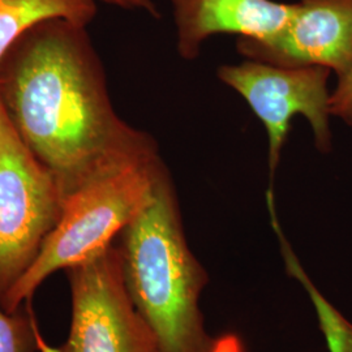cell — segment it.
Listing matches in <instances>:
<instances>
[{"label": "cell", "mask_w": 352, "mask_h": 352, "mask_svg": "<svg viewBox=\"0 0 352 352\" xmlns=\"http://www.w3.org/2000/svg\"><path fill=\"white\" fill-rule=\"evenodd\" d=\"M52 350H54V349H52ZM52 350H50V351H46V352H52Z\"/></svg>", "instance_id": "15"}, {"label": "cell", "mask_w": 352, "mask_h": 352, "mask_svg": "<svg viewBox=\"0 0 352 352\" xmlns=\"http://www.w3.org/2000/svg\"><path fill=\"white\" fill-rule=\"evenodd\" d=\"M218 78L248 103L267 133L269 192H274V176L280 162L291 120L304 116L312 128L316 148L331 151L329 77L325 67H278L257 60L226 64L218 68Z\"/></svg>", "instance_id": "6"}, {"label": "cell", "mask_w": 352, "mask_h": 352, "mask_svg": "<svg viewBox=\"0 0 352 352\" xmlns=\"http://www.w3.org/2000/svg\"><path fill=\"white\" fill-rule=\"evenodd\" d=\"M97 3H104L126 11H141L158 19L161 16L155 0H96Z\"/></svg>", "instance_id": "13"}, {"label": "cell", "mask_w": 352, "mask_h": 352, "mask_svg": "<svg viewBox=\"0 0 352 352\" xmlns=\"http://www.w3.org/2000/svg\"><path fill=\"white\" fill-rule=\"evenodd\" d=\"M71 324L54 352H162L126 289L118 243L65 270Z\"/></svg>", "instance_id": "5"}, {"label": "cell", "mask_w": 352, "mask_h": 352, "mask_svg": "<svg viewBox=\"0 0 352 352\" xmlns=\"http://www.w3.org/2000/svg\"><path fill=\"white\" fill-rule=\"evenodd\" d=\"M51 349L34 316L25 312L24 307L8 312L0 304V352H46Z\"/></svg>", "instance_id": "11"}, {"label": "cell", "mask_w": 352, "mask_h": 352, "mask_svg": "<svg viewBox=\"0 0 352 352\" xmlns=\"http://www.w3.org/2000/svg\"><path fill=\"white\" fill-rule=\"evenodd\" d=\"M330 113L352 128V68L338 78V84L331 90Z\"/></svg>", "instance_id": "12"}, {"label": "cell", "mask_w": 352, "mask_h": 352, "mask_svg": "<svg viewBox=\"0 0 352 352\" xmlns=\"http://www.w3.org/2000/svg\"><path fill=\"white\" fill-rule=\"evenodd\" d=\"M236 50L278 67H325L340 78L352 68V0H298L274 37L238 38Z\"/></svg>", "instance_id": "7"}, {"label": "cell", "mask_w": 352, "mask_h": 352, "mask_svg": "<svg viewBox=\"0 0 352 352\" xmlns=\"http://www.w3.org/2000/svg\"><path fill=\"white\" fill-rule=\"evenodd\" d=\"M162 166L161 158L132 164L71 195L36 261L10 289L1 307L8 312L21 309L50 276L65 272L111 245L151 200Z\"/></svg>", "instance_id": "3"}, {"label": "cell", "mask_w": 352, "mask_h": 352, "mask_svg": "<svg viewBox=\"0 0 352 352\" xmlns=\"http://www.w3.org/2000/svg\"><path fill=\"white\" fill-rule=\"evenodd\" d=\"M276 202L267 201V209L272 218V226L277 234L280 243V250L283 260L287 267V272L294 278H296L302 289L307 291L311 302L315 307L316 315L318 318V325L327 340L329 352H352V324L340 314V311L327 300L320 292L315 283L304 272L298 257L289 247V241L285 238L283 230L278 222Z\"/></svg>", "instance_id": "10"}, {"label": "cell", "mask_w": 352, "mask_h": 352, "mask_svg": "<svg viewBox=\"0 0 352 352\" xmlns=\"http://www.w3.org/2000/svg\"><path fill=\"white\" fill-rule=\"evenodd\" d=\"M0 106L63 193L160 160L155 141L113 109L87 26L63 19L28 30L0 60Z\"/></svg>", "instance_id": "1"}, {"label": "cell", "mask_w": 352, "mask_h": 352, "mask_svg": "<svg viewBox=\"0 0 352 352\" xmlns=\"http://www.w3.org/2000/svg\"><path fill=\"white\" fill-rule=\"evenodd\" d=\"M176 50L195 60L202 45L218 34L265 41L287 24L295 3L276 0H171Z\"/></svg>", "instance_id": "8"}, {"label": "cell", "mask_w": 352, "mask_h": 352, "mask_svg": "<svg viewBox=\"0 0 352 352\" xmlns=\"http://www.w3.org/2000/svg\"><path fill=\"white\" fill-rule=\"evenodd\" d=\"M206 352H244V346L236 334L228 333L214 340Z\"/></svg>", "instance_id": "14"}, {"label": "cell", "mask_w": 352, "mask_h": 352, "mask_svg": "<svg viewBox=\"0 0 352 352\" xmlns=\"http://www.w3.org/2000/svg\"><path fill=\"white\" fill-rule=\"evenodd\" d=\"M97 12L96 0H0V60L39 23L63 19L88 26Z\"/></svg>", "instance_id": "9"}, {"label": "cell", "mask_w": 352, "mask_h": 352, "mask_svg": "<svg viewBox=\"0 0 352 352\" xmlns=\"http://www.w3.org/2000/svg\"><path fill=\"white\" fill-rule=\"evenodd\" d=\"M128 294L162 352H206L200 296L208 274L189 250L175 188L162 166L151 200L119 235Z\"/></svg>", "instance_id": "2"}, {"label": "cell", "mask_w": 352, "mask_h": 352, "mask_svg": "<svg viewBox=\"0 0 352 352\" xmlns=\"http://www.w3.org/2000/svg\"><path fill=\"white\" fill-rule=\"evenodd\" d=\"M64 201L54 176L16 135L0 106V304L36 261Z\"/></svg>", "instance_id": "4"}]
</instances>
